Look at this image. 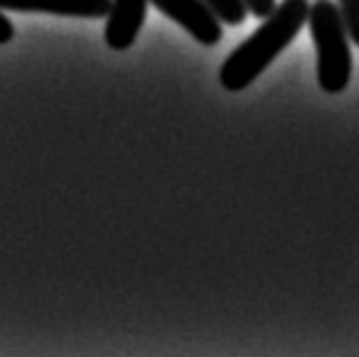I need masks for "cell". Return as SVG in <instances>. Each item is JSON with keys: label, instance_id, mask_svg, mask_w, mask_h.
<instances>
[{"label": "cell", "instance_id": "obj_5", "mask_svg": "<svg viewBox=\"0 0 359 357\" xmlns=\"http://www.w3.org/2000/svg\"><path fill=\"white\" fill-rule=\"evenodd\" d=\"M0 10L106 19L112 10V0H0Z\"/></svg>", "mask_w": 359, "mask_h": 357}, {"label": "cell", "instance_id": "obj_4", "mask_svg": "<svg viewBox=\"0 0 359 357\" xmlns=\"http://www.w3.org/2000/svg\"><path fill=\"white\" fill-rule=\"evenodd\" d=\"M149 0H112L106 23V43L115 50H126L135 43L147 21Z\"/></svg>", "mask_w": 359, "mask_h": 357}, {"label": "cell", "instance_id": "obj_7", "mask_svg": "<svg viewBox=\"0 0 359 357\" xmlns=\"http://www.w3.org/2000/svg\"><path fill=\"white\" fill-rule=\"evenodd\" d=\"M337 5L341 10V16H344L350 39L359 46V0H339Z\"/></svg>", "mask_w": 359, "mask_h": 357}, {"label": "cell", "instance_id": "obj_3", "mask_svg": "<svg viewBox=\"0 0 359 357\" xmlns=\"http://www.w3.org/2000/svg\"><path fill=\"white\" fill-rule=\"evenodd\" d=\"M149 3L204 46H215L222 39V21L204 0H149Z\"/></svg>", "mask_w": 359, "mask_h": 357}, {"label": "cell", "instance_id": "obj_9", "mask_svg": "<svg viewBox=\"0 0 359 357\" xmlns=\"http://www.w3.org/2000/svg\"><path fill=\"white\" fill-rule=\"evenodd\" d=\"M12 37H14V25L3 12H0V43H7Z\"/></svg>", "mask_w": 359, "mask_h": 357}, {"label": "cell", "instance_id": "obj_2", "mask_svg": "<svg viewBox=\"0 0 359 357\" xmlns=\"http://www.w3.org/2000/svg\"><path fill=\"white\" fill-rule=\"evenodd\" d=\"M309 28L316 43L318 58V83L323 92L341 94L353 76V53H350V34L337 3L318 0L309 10Z\"/></svg>", "mask_w": 359, "mask_h": 357}, {"label": "cell", "instance_id": "obj_8", "mask_svg": "<svg viewBox=\"0 0 359 357\" xmlns=\"http://www.w3.org/2000/svg\"><path fill=\"white\" fill-rule=\"evenodd\" d=\"M245 5H248L250 14L257 16V19H268L277 10L275 0H245Z\"/></svg>", "mask_w": 359, "mask_h": 357}, {"label": "cell", "instance_id": "obj_1", "mask_svg": "<svg viewBox=\"0 0 359 357\" xmlns=\"http://www.w3.org/2000/svg\"><path fill=\"white\" fill-rule=\"evenodd\" d=\"M309 10L306 0H282L264 25L226 58L220 69L224 90L241 92L257 81L309 21Z\"/></svg>", "mask_w": 359, "mask_h": 357}, {"label": "cell", "instance_id": "obj_6", "mask_svg": "<svg viewBox=\"0 0 359 357\" xmlns=\"http://www.w3.org/2000/svg\"><path fill=\"white\" fill-rule=\"evenodd\" d=\"M211 7V12L220 19L224 25H241L248 19V5L245 0H204Z\"/></svg>", "mask_w": 359, "mask_h": 357}]
</instances>
